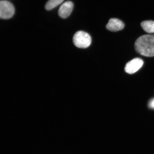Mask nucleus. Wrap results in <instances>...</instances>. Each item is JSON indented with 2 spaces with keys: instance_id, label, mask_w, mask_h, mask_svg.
Here are the masks:
<instances>
[{
  "instance_id": "obj_1",
  "label": "nucleus",
  "mask_w": 154,
  "mask_h": 154,
  "mask_svg": "<svg viewBox=\"0 0 154 154\" xmlns=\"http://www.w3.org/2000/svg\"><path fill=\"white\" fill-rule=\"evenodd\" d=\"M136 51L140 55L147 57L154 56V35H144L136 40Z\"/></svg>"
},
{
  "instance_id": "obj_2",
  "label": "nucleus",
  "mask_w": 154,
  "mask_h": 154,
  "mask_svg": "<svg viewBox=\"0 0 154 154\" xmlns=\"http://www.w3.org/2000/svg\"><path fill=\"white\" fill-rule=\"evenodd\" d=\"M73 43L76 47L80 48L88 47L91 43V38L87 32L79 31L74 34L73 38Z\"/></svg>"
},
{
  "instance_id": "obj_3",
  "label": "nucleus",
  "mask_w": 154,
  "mask_h": 154,
  "mask_svg": "<svg viewBox=\"0 0 154 154\" xmlns=\"http://www.w3.org/2000/svg\"><path fill=\"white\" fill-rule=\"evenodd\" d=\"M15 13V8L12 3L6 1L0 2V17L2 19H8L12 18Z\"/></svg>"
},
{
  "instance_id": "obj_4",
  "label": "nucleus",
  "mask_w": 154,
  "mask_h": 154,
  "mask_svg": "<svg viewBox=\"0 0 154 154\" xmlns=\"http://www.w3.org/2000/svg\"><path fill=\"white\" fill-rule=\"evenodd\" d=\"M143 64V61L139 58H136L128 62L125 67V71L129 74H133L137 72Z\"/></svg>"
},
{
  "instance_id": "obj_5",
  "label": "nucleus",
  "mask_w": 154,
  "mask_h": 154,
  "mask_svg": "<svg viewBox=\"0 0 154 154\" xmlns=\"http://www.w3.org/2000/svg\"><path fill=\"white\" fill-rule=\"evenodd\" d=\"M74 7L71 1H66L61 5L59 10L58 14L61 18L65 19L69 16L72 13Z\"/></svg>"
},
{
  "instance_id": "obj_6",
  "label": "nucleus",
  "mask_w": 154,
  "mask_h": 154,
  "mask_svg": "<svg viewBox=\"0 0 154 154\" xmlns=\"http://www.w3.org/2000/svg\"><path fill=\"white\" fill-rule=\"evenodd\" d=\"M125 25L122 21L116 18H111L109 20L106 28L111 31L117 32L122 30Z\"/></svg>"
},
{
  "instance_id": "obj_7",
  "label": "nucleus",
  "mask_w": 154,
  "mask_h": 154,
  "mask_svg": "<svg viewBox=\"0 0 154 154\" xmlns=\"http://www.w3.org/2000/svg\"><path fill=\"white\" fill-rule=\"evenodd\" d=\"M141 26L145 31L149 33H154V22L152 20L144 21Z\"/></svg>"
},
{
  "instance_id": "obj_8",
  "label": "nucleus",
  "mask_w": 154,
  "mask_h": 154,
  "mask_svg": "<svg viewBox=\"0 0 154 154\" xmlns=\"http://www.w3.org/2000/svg\"><path fill=\"white\" fill-rule=\"evenodd\" d=\"M64 0H49L45 5V8L50 11L62 3Z\"/></svg>"
},
{
  "instance_id": "obj_9",
  "label": "nucleus",
  "mask_w": 154,
  "mask_h": 154,
  "mask_svg": "<svg viewBox=\"0 0 154 154\" xmlns=\"http://www.w3.org/2000/svg\"><path fill=\"white\" fill-rule=\"evenodd\" d=\"M149 106L151 109H154V99L150 101L149 103Z\"/></svg>"
}]
</instances>
